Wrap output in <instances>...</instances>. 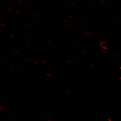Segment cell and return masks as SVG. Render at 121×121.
<instances>
[{
	"label": "cell",
	"instance_id": "obj_1",
	"mask_svg": "<svg viewBox=\"0 0 121 121\" xmlns=\"http://www.w3.org/2000/svg\"><path fill=\"white\" fill-rule=\"evenodd\" d=\"M0 25L1 26H2L4 27H6V25H5V24H4L3 23H1Z\"/></svg>",
	"mask_w": 121,
	"mask_h": 121
},
{
	"label": "cell",
	"instance_id": "obj_2",
	"mask_svg": "<svg viewBox=\"0 0 121 121\" xmlns=\"http://www.w3.org/2000/svg\"><path fill=\"white\" fill-rule=\"evenodd\" d=\"M46 75L47 76H48L49 77H51V75L49 73H46Z\"/></svg>",
	"mask_w": 121,
	"mask_h": 121
},
{
	"label": "cell",
	"instance_id": "obj_3",
	"mask_svg": "<svg viewBox=\"0 0 121 121\" xmlns=\"http://www.w3.org/2000/svg\"><path fill=\"white\" fill-rule=\"evenodd\" d=\"M10 35H11L12 37H16V36H15V35H13V34H10Z\"/></svg>",
	"mask_w": 121,
	"mask_h": 121
},
{
	"label": "cell",
	"instance_id": "obj_4",
	"mask_svg": "<svg viewBox=\"0 0 121 121\" xmlns=\"http://www.w3.org/2000/svg\"><path fill=\"white\" fill-rule=\"evenodd\" d=\"M8 9L10 11L12 12L13 11V10H12L11 9L8 8Z\"/></svg>",
	"mask_w": 121,
	"mask_h": 121
},
{
	"label": "cell",
	"instance_id": "obj_5",
	"mask_svg": "<svg viewBox=\"0 0 121 121\" xmlns=\"http://www.w3.org/2000/svg\"><path fill=\"white\" fill-rule=\"evenodd\" d=\"M16 13H17V14H18V15H21V13H19V12H18V11H17L16 12Z\"/></svg>",
	"mask_w": 121,
	"mask_h": 121
},
{
	"label": "cell",
	"instance_id": "obj_6",
	"mask_svg": "<svg viewBox=\"0 0 121 121\" xmlns=\"http://www.w3.org/2000/svg\"><path fill=\"white\" fill-rule=\"evenodd\" d=\"M9 3L10 4H11V5H13V4L12 2H10V1H9Z\"/></svg>",
	"mask_w": 121,
	"mask_h": 121
},
{
	"label": "cell",
	"instance_id": "obj_7",
	"mask_svg": "<svg viewBox=\"0 0 121 121\" xmlns=\"http://www.w3.org/2000/svg\"><path fill=\"white\" fill-rule=\"evenodd\" d=\"M34 63H35V64L37 65H39V63H37V62H35Z\"/></svg>",
	"mask_w": 121,
	"mask_h": 121
},
{
	"label": "cell",
	"instance_id": "obj_8",
	"mask_svg": "<svg viewBox=\"0 0 121 121\" xmlns=\"http://www.w3.org/2000/svg\"><path fill=\"white\" fill-rule=\"evenodd\" d=\"M15 52L16 53H17V54H19V52H18L17 51H15Z\"/></svg>",
	"mask_w": 121,
	"mask_h": 121
},
{
	"label": "cell",
	"instance_id": "obj_9",
	"mask_svg": "<svg viewBox=\"0 0 121 121\" xmlns=\"http://www.w3.org/2000/svg\"><path fill=\"white\" fill-rule=\"evenodd\" d=\"M84 34L86 35H88V34L87 32H84Z\"/></svg>",
	"mask_w": 121,
	"mask_h": 121
},
{
	"label": "cell",
	"instance_id": "obj_10",
	"mask_svg": "<svg viewBox=\"0 0 121 121\" xmlns=\"http://www.w3.org/2000/svg\"><path fill=\"white\" fill-rule=\"evenodd\" d=\"M26 43L27 44H28V45H31V43H30L29 42H26Z\"/></svg>",
	"mask_w": 121,
	"mask_h": 121
},
{
	"label": "cell",
	"instance_id": "obj_11",
	"mask_svg": "<svg viewBox=\"0 0 121 121\" xmlns=\"http://www.w3.org/2000/svg\"><path fill=\"white\" fill-rule=\"evenodd\" d=\"M37 16L39 18L41 17L40 16V15H39V14H37Z\"/></svg>",
	"mask_w": 121,
	"mask_h": 121
},
{
	"label": "cell",
	"instance_id": "obj_12",
	"mask_svg": "<svg viewBox=\"0 0 121 121\" xmlns=\"http://www.w3.org/2000/svg\"><path fill=\"white\" fill-rule=\"evenodd\" d=\"M87 32L88 33V34H90V32L89 31H87Z\"/></svg>",
	"mask_w": 121,
	"mask_h": 121
},
{
	"label": "cell",
	"instance_id": "obj_13",
	"mask_svg": "<svg viewBox=\"0 0 121 121\" xmlns=\"http://www.w3.org/2000/svg\"><path fill=\"white\" fill-rule=\"evenodd\" d=\"M20 67L21 68H22V69H24V67H23V66H20Z\"/></svg>",
	"mask_w": 121,
	"mask_h": 121
},
{
	"label": "cell",
	"instance_id": "obj_14",
	"mask_svg": "<svg viewBox=\"0 0 121 121\" xmlns=\"http://www.w3.org/2000/svg\"><path fill=\"white\" fill-rule=\"evenodd\" d=\"M42 62H43L44 63H46V62L45 61V60H42Z\"/></svg>",
	"mask_w": 121,
	"mask_h": 121
},
{
	"label": "cell",
	"instance_id": "obj_15",
	"mask_svg": "<svg viewBox=\"0 0 121 121\" xmlns=\"http://www.w3.org/2000/svg\"><path fill=\"white\" fill-rule=\"evenodd\" d=\"M100 2L101 3H102V4H104V1H103L102 0H101L100 1Z\"/></svg>",
	"mask_w": 121,
	"mask_h": 121
},
{
	"label": "cell",
	"instance_id": "obj_16",
	"mask_svg": "<svg viewBox=\"0 0 121 121\" xmlns=\"http://www.w3.org/2000/svg\"><path fill=\"white\" fill-rule=\"evenodd\" d=\"M10 68H12V69H13V68H14V67H13V66H12L11 65H10Z\"/></svg>",
	"mask_w": 121,
	"mask_h": 121
},
{
	"label": "cell",
	"instance_id": "obj_17",
	"mask_svg": "<svg viewBox=\"0 0 121 121\" xmlns=\"http://www.w3.org/2000/svg\"><path fill=\"white\" fill-rule=\"evenodd\" d=\"M24 5H25V6H26L27 7H29V6L28 5H27V4H24Z\"/></svg>",
	"mask_w": 121,
	"mask_h": 121
},
{
	"label": "cell",
	"instance_id": "obj_18",
	"mask_svg": "<svg viewBox=\"0 0 121 121\" xmlns=\"http://www.w3.org/2000/svg\"><path fill=\"white\" fill-rule=\"evenodd\" d=\"M69 18H70L71 19H72V17L71 16H69Z\"/></svg>",
	"mask_w": 121,
	"mask_h": 121
},
{
	"label": "cell",
	"instance_id": "obj_19",
	"mask_svg": "<svg viewBox=\"0 0 121 121\" xmlns=\"http://www.w3.org/2000/svg\"><path fill=\"white\" fill-rule=\"evenodd\" d=\"M29 36H30V37H33V36L31 34H30Z\"/></svg>",
	"mask_w": 121,
	"mask_h": 121
},
{
	"label": "cell",
	"instance_id": "obj_20",
	"mask_svg": "<svg viewBox=\"0 0 121 121\" xmlns=\"http://www.w3.org/2000/svg\"><path fill=\"white\" fill-rule=\"evenodd\" d=\"M22 95H23V96H26V95L25 94L23 93L22 94Z\"/></svg>",
	"mask_w": 121,
	"mask_h": 121
},
{
	"label": "cell",
	"instance_id": "obj_21",
	"mask_svg": "<svg viewBox=\"0 0 121 121\" xmlns=\"http://www.w3.org/2000/svg\"><path fill=\"white\" fill-rule=\"evenodd\" d=\"M24 26H26V27H28V26L26 25V24H25L24 25Z\"/></svg>",
	"mask_w": 121,
	"mask_h": 121
},
{
	"label": "cell",
	"instance_id": "obj_22",
	"mask_svg": "<svg viewBox=\"0 0 121 121\" xmlns=\"http://www.w3.org/2000/svg\"><path fill=\"white\" fill-rule=\"evenodd\" d=\"M30 26L31 27V28H34V27H33L32 25H30Z\"/></svg>",
	"mask_w": 121,
	"mask_h": 121
},
{
	"label": "cell",
	"instance_id": "obj_23",
	"mask_svg": "<svg viewBox=\"0 0 121 121\" xmlns=\"http://www.w3.org/2000/svg\"><path fill=\"white\" fill-rule=\"evenodd\" d=\"M47 41L48 42H49V43H50V40H47Z\"/></svg>",
	"mask_w": 121,
	"mask_h": 121
},
{
	"label": "cell",
	"instance_id": "obj_24",
	"mask_svg": "<svg viewBox=\"0 0 121 121\" xmlns=\"http://www.w3.org/2000/svg\"><path fill=\"white\" fill-rule=\"evenodd\" d=\"M29 60H30V61H33V60L32 59H31V58H29Z\"/></svg>",
	"mask_w": 121,
	"mask_h": 121
},
{
	"label": "cell",
	"instance_id": "obj_25",
	"mask_svg": "<svg viewBox=\"0 0 121 121\" xmlns=\"http://www.w3.org/2000/svg\"><path fill=\"white\" fill-rule=\"evenodd\" d=\"M12 54H13V55H16V54H15V53L13 52L12 53Z\"/></svg>",
	"mask_w": 121,
	"mask_h": 121
},
{
	"label": "cell",
	"instance_id": "obj_26",
	"mask_svg": "<svg viewBox=\"0 0 121 121\" xmlns=\"http://www.w3.org/2000/svg\"><path fill=\"white\" fill-rule=\"evenodd\" d=\"M68 25L70 27H71L72 26L70 24H68Z\"/></svg>",
	"mask_w": 121,
	"mask_h": 121
},
{
	"label": "cell",
	"instance_id": "obj_27",
	"mask_svg": "<svg viewBox=\"0 0 121 121\" xmlns=\"http://www.w3.org/2000/svg\"><path fill=\"white\" fill-rule=\"evenodd\" d=\"M71 4H72V5L73 6H75V4H74L73 3H71Z\"/></svg>",
	"mask_w": 121,
	"mask_h": 121
},
{
	"label": "cell",
	"instance_id": "obj_28",
	"mask_svg": "<svg viewBox=\"0 0 121 121\" xmlns=\"http://www.w3.org/2000/svg\"><path fill=\"white\" fill-rule=\"evenodd\" d=\"M66 22L68 23H69V21L66 20Z\"/></svg>",
	"mask_w": 121,
	"mask_h": 121
},
{
	"label": "cell",
	"instance_id": "obj_29",
	"mask_svg": "<svg viewBox=\"0 0 121 121\" xmlns=\"http://www.w3.org/2000/svg\"><path fill=\"white\" fill-rule=\"evenodd\" d=\"M47 70L48 71H49V72H51V70H50V69H47Z\"/></svg>",
	"mask_w": 121,
	"mask_h": 121
},
{
	"label": "cell",
	"instance_id": "obj_30",
	"mask_svg": "<svg viewBox=\"0 0 121 121\" xmlns=\"http://www.w3.org/2000/svg\"><path fill=\"white\" fill-rule=\"evenodd\" d=\"M100 43H101L103 44H104V42H100Z\"/></svg>",
	"mask_w": 121,
	"mask_h": 121
},
{
	"label": "cell",
	"instance_id": "obj_31",
	"mask_svg": "<svg viewBox=\"0 0 121 121\" xmlns=\"http://www.w3.org/2000/svg\"><path fill=\"white\" fill-rule=\"evenodd\" d=\"M4 1H5L6 2H8L9 1L7 0H4Z\"/></svg>",
	"mask_w": 121,
	"mask_h": 121
},
{
	"label": "cell",
	"instance_id": "obj_32",
	"mask_svg": "<svg viewBox=\"0 0 121 121\" xmlns=\"http://www.w3.org/2000/svg\"><path fill=\"white\" fill-rule=\"evenodd\" d=\"M80 19L81 20V21H83V19L82 18H80Z\"/></svg>",
	"mask_w": 121,
	"mask_h": 121
},
{
	"label": "cell",
	"instance_id": "obj_33",
	"mask_svg": "<svg viewBox=\"0 0 121 121\" xmlns=\"http://www.w3.org/2000/svg\"><path fill=\"white\" fill-rule=\"evenodd\" d=\"M67 6L69 7H70V5H69V4H67Z\"/></svg>",
	"mask_w": 121,
	"mask_h": 121
},
{
	"label": "cell",
	"instance_id": "obj_34",
	"mask_svg": "<svg viewBox=\"0 0 121 121\" xmlns=\"http://www.w3.org/2000/svg\"><path fill=\"white\" fill-rule=\"evenodd\" d=\"M18 0L20 1V2H22V0Z\"/></svg>",
	"mask_w": 121,
	"mask_h": 121
},
{
	"label": "cell",
	"instance_id": "obj_35",
	"mask_svg": "<svg viewBox=\"0 0 121 121\" xmlns=\"http://www.w3.org/2000/svg\"><path fill=\"white\" fill-rule=\"evenodd\" d=\"M104 42H105V43H107V42L105 40L104 41Z\"/></svg>",
	"mask_w": 121,
	"mask_h": 121
},
{
	"label": "cell",
	"instance_id": "obj_36",
	"mask_svg": "<svg viewBox=\"0 0 121 121\" xmlns=\"http://www.w3.org/2000/svg\"><path fill=\"white\" fill-rule=\"evenodd\" d=\"M49 44L50 45H51H51H51V43H49Z\"/></svg>",
	"mask_w": 121,
	"mask_h": 121
},
{
	"label": "cell",
	"instance_id": "obj_37",
	"mask_svg": "<svg viewBox=\"0 0 121 121\" xmlns=\"http://www.w3.org/2000/svg\"><path fill=\"white\" fill-rule=\"evenodd\" d=\"M20 4V5H21V6H22V4Z\"/></svg>",
	"mask_w": 121,
	"mask_h": 121
},
{
	"label": "cell",
	"instance_id": "obj_38",
	"mask_svg": "<svg viewBox=\"0 0 121 121\" xmlns=\"http://www.w3.org/2000/svg\"><path fill=\"white\" fill-rule=\"evenodd\" d=\"M91 1H94V0H91Z\"/></svg>",
	"mask_w": 121,
	"mask_h": 121
},
{
	"label": "cell",
	"instance_id": "obj_39",
	"mask_svg": "<svg viewBox=\"0 0 121 121\" xmlns=\"http://www.w3.org/2000/svg\"><path fill=\"white\" fill-rule=\"evenodd\" d=\"M42 82V83H44V82Z\"/></svg>",
	"mask_w": 121,
	"mask_h": 121
},
{
	"label": "cell",
	"instance_id": "obj_40",
	"mask_svg": "<svg viewBox=\"0 0 121 121\" xmlns=\"http://www.w3.org/2000/svg\"><path fill=\"white\" fill-rule=\"evenodd\" d=\"M27 21H29V20H28H28H27Z\"/></svg>",
	"mask_w": 121,
	"mask_h": 121
}]
</instances>
